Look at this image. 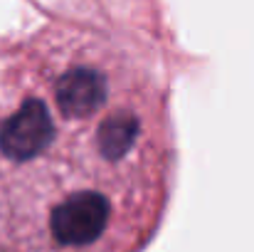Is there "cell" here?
Returning <instances> with one entry per match:
<instances>
[{
    "label": "cell",
    "instance_id": "6da1fadb",
    "mask_svg": "<svg viewBox=\"0 0 254 252\" xmlns=\"http://www.w3.org/2000/svg\"><path fill=\"white\" fill-rule=\"evenodd\" d=\"M109 215H111V205L101 193L96 190L74 193L52 210L50 233L60 248L67 250L91 248L106 233Z\"/></svg>",
    "mask_w": 254,
    "mask_h": 252
},
{
    "label": "cell",
    "instance_id": "7a4b0ae2",
    "mask_svg": "<svg viewBox=\"0 0 254 252\" xmlns=\"http://www.w3.org/2000/svg\"><path fill=\"white\" fill-rule=\"evenodd\" d=\"M55 136L52 119L42 101H25L0 126V151L12 161H30L42 154Z\"/></svg>",
    "mask_w": 254,
    "mask_h": 252
},
{
    "label": "cell",
    "instance_id": "3957f363",
    "mask_svg": "<svg viewBox=\"0 0 254 252\" xmlns=\"http://www.w3.org/2000/svg\"><path fill=\"white\" fill-rule=\"evenodd\" d=\"M106 96V80L94 70H72L57 84V106L69 119L91 116Z\"/></svg>",
    "mask_w": 254,
    "mask_h": 252
},
{
    "label": "cell",
    "instance_id": "277c9868",
    "mask_svg": "<svg viewBox=\"0 0 254 252\" xmlns=\"http://www.w3.org/2000/svg\"><path fill=\"white\" fill-rule=\"evenodd\" d=\"M136 136H138V119L128 111H121V114H111L99 126L96 144H99V151L104 159L116 161V159L128 154Z\"/></svg>",
    "mask_w": 254,
    "mask_h": 252
}]
</instances>
